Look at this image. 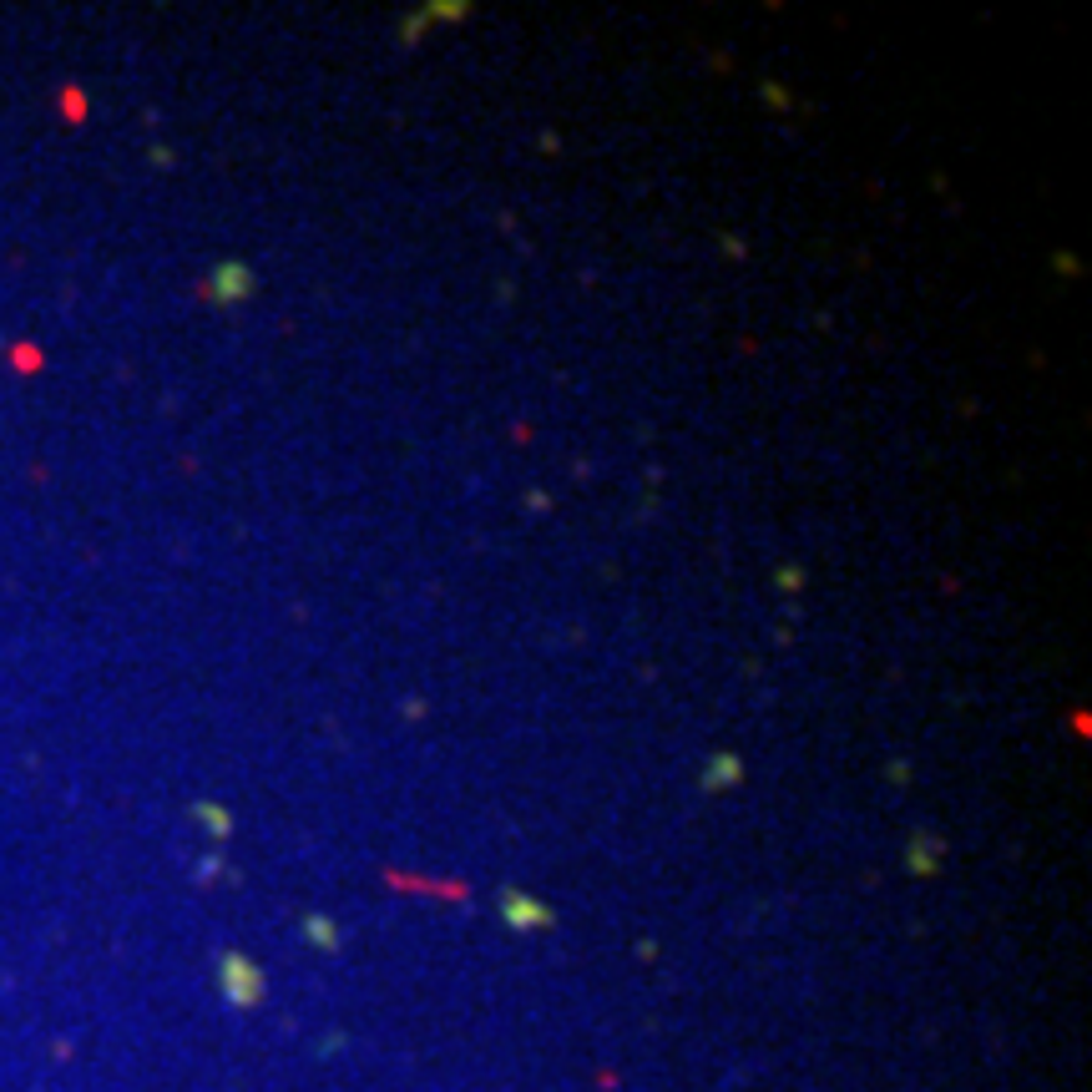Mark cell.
Segmentation results:
<instances>
[{
    "mask_svg": "<svg viewBox=\"0 0 1092 1092\" xmlns=\"http://www.w3.org/2000/svg\"><path fill=\"white\" fill-rule=\"evenodd\" d=\"M501 911H506L512 926H551V911H546L542 901H527V895H506Z\"/></svg>",
    "mask_w": 1092,
    "mask_h": 1092,
    "instance_id": "cell-2",
    "label": "cell"
},
{
    "mask_svg": "<svg viewBox=\"0 0 1092 1092\" xmlns=\"http://www.w3.org/2000/svg\"><path fill=\"white\" fill-rule=\"evenodd\" d=\"M243 289H248V268H243V263H228V268L218 274V294H223V299H238Z\"/></svg>",
    "mask_w": 1092,
    "mask_h": 1092,
    "instance_id": "cell-4",
    "label": "cell"
},
{
    "mask_svg": "<svg viewBox=\"0 0 1092 1092\" xmlns=\"http://www.w3.org/2000/svg\"><path fill=\"white\" fill-rule=\"evenodd\" d=\"M223 971H228V987H233V1002H238V1007H253V1002L263 997V977H258L243 956H228Z\"/></svg>",
    "mask_w": 1092,
    "mask_h": 1092,
    "instance_id": "cell-1",
    "label": "cell"
},
{
    "mask_svg": "<svg viewBox=\"0 0 1092 1092\" xmlns=\"http://www.w3.org/2000/svg\"><path fill=\"white\" fill-rule=\"evenodd\" d=\"M304 931H309L319 946H329V951L339 946V936H334V931H329V921H319V916H309V921H304Z\"/></svg>",
    "mask_w": 1092,
    "mask_h": 1092,
    "instance_id": "cell-5",
    "label": "cell"
},
{
    "mask_svg": "<svg viewBox=\"0 0 1092 1092\" xmlns=\"http://www.w3.org/2000/svg\"><path fill=\"white\" fill-rule=\"evenodd\" d=\"M738 774H744V764H738V754H718V759H713V764L703 769V784H708V789L718 794V789H728V784H733Z\"/></svg>",
    "mask_w": 1092,
    "mask_h": 1092,
    "instance_id": "cell-3",
    "label": "cell"
}]
</instances>
